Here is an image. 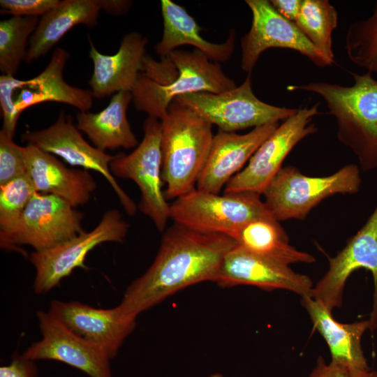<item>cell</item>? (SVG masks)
Instances as JSON below:
<instances>
[{
    "instance_id": "52a82bcc",
    "label": "cell",
    "mask_w": 377,
    "mask_h": 377,
    "mask_svg": "<svg viewBox=\"0 0 377 377\" xmlns=\"http://www.w3.org/2000/svg\"><path fill=\"white\" fill-rule=\"evenodd\" d=\"M259 193H211L195 188L170 203V219L189 229L232 237L245 224L275 219Z\"/></svg>"
},
{
    "instance_id": "d590c367",
    "label": "cell",
    "mask_w": 377,
    "mask_h": 377,
    "mask_svg": "<svg viewBox=\"0 0 377 377\" xmlns=\"http://www.w3.org/2000/svg\"><path fill=\"white\" fill-rule=\"evenodd\" d=\"M102 10L111 15L126 13L131 8L132 2L122 0H101Z\"/></svg>"
},
{
    "instance_id": "4dcf8cb0",
    "label": "cell",
    "mask_w": 377,
    "mask_h": 377,
    "mask_svg": "<svg viewBox=\"0 0 377 377\" xmlns=\"http://www.w3.org/2000/svg\"><path fill=\"white\" fill-rule=\"evenodd\" d=\"M24 147L17 145L13 138L0 131V185L27 175Z\"/></svg>"
},
{
    "instance_id": "484cf974",
    "label": "cell",
    "mask_w": 377,
    "mask_h": 377,
    "mask_svg": "<svg viewBox=\"0 0 377 377\" xmlns=\"http://www.w3.org/2000/svg\"><path fill=\"white\" fill-rule=\"evenodd\" d=\"M232 238L248 251L288 265L316 260L311 254L289 244L285 230L276 219L253 220L235 232Z\"/></svg>"
},
{
    "instance_id": "4316f807",
    "label": "cell",
    "mask_w": 377,
    "mask_h": 377,
    "mask_svg": "<svg viewBox=\"0 0 377 377\" xmlns=\"http://www.w3.org/2000/svg\"><path fill=\"white\" fill-rule=\"evenodd\" d=\"M338 23L335 8L327 0H302L295 24L320 54L334 63L332 36Z\"/></svg>"
},
{
    "instance_id": "d4e9b609",
    "label": "cell",
    "mask_w": 377,
    "mask_h": 377,
    "mask_svg": "<svg viewBox=\"0 0 377 377\" xmlns=\"http://www.w3.org/2000/svg\"><path fill=\"white\" fill-rule=\"evenodd\" d=\"M133 97L131 91L114 94L108 105L96 113L80 112L77 128L87 135L97 149L135 148L139 142L127 117L128 106Z\"/></svg>"
},
{
    "instance_id": "30bf717a",
    "label": "cell",
    "mask_w": 377,
    "mask_h": 377,
    "mask_svg": "<svg viewBox=\"0 0 377 377\" xmlns=\"http://www.w3.org/2000/svg\"><path fill=\"white\" fill-rule=\"evenodd\" d=\"M83 214L66 200L52 194L36 192L16 228L0 238L1 249L20 251L31 246L36 252L52 249L84 232Z\"/></svg>"
},
{
    "instance_id": "277c9868",
    "label": "cell",
    "mask_w": 377,
    "mask_h": 377,
    "mask_svg": "<svg viewBox=\"0 0 377 377\" xmlns=\"http://www.w3.org/2000/svg\"><path fill=\"white\" fill-rule=\"evenodd\" d=\"M168 57L177 70L175 79L161 84L140 73L131 91L135 108L149 117L161 120L171 102L179 96L202 91L218 94L237 87L225 74L220 63L209 60L196 49H176Z\"/></svg>"
},
{
    "instance_id": "8992f818",
    "label": "cell",
    "mask_w": 377,
    "mask_h": 377,
    "mask_svg": "<svg viewBox=\"0 0 377 377\" xmlns=\"http://www.w3.org/2000/svg\"><path fill=\"white\" fill-rule=\"evenodd\" d=\"M359 167L344 165L323 177L302 174L296 167H282L263 193L264 202L279 221L304 220L325 199L336 194H355L360 187Z\"/></svg>"
},
{
    "instance_id": "603a6c76",
    "label": "cell",
    "mask_w": 377,
    "mask_h": 377,
    "mask_svg": "<svg viewBox=\"0 0 377 377\" xmlns=\"http://www.w3.org/2000/svg\"><path fill=\"white\" fill-rule=\"evenodd\" d=\"M163 20V31L155 51L162 57L184 45H192L214 62H225L232 55L235 45V31L231 29L227 40L222 43H213L200 35V28L186 10L170 0L161 1Z\"/></svg>"
},
{
    "instance_id": "44dd1931",
    "label": "cell",
    "mask_w": 377,
    "mask_h": 377,
    "mask_svg": "<svg viewBox=\"0 0 377 377\" xmlns=\"http://www.w3.org/2000/svg\"><path fill=\"white\" fill-rule=\"evenodd\" d=\"M24 154L27 173L37 192L57 195L75 207L90 200L96 183L87 170L68 168L32 145L24 147Z\"/></svg>"
},
{
    "instance_id": "7a4b0ae2",
    "label": "cell",
    "mask_w": 377,
    "mask_h": 377,
    "mask_svg": "<svg viewBox=\"0 0 377 377\" xmlns=\"http://www.w3.org/2000/svg\"><path fill=\"white\" fill-rule=\"evenodd\" d=\"M350 74L351 86L311 82L286 89L320 96L336 119L338 140L353 151L362 170L371 171L377 168V80L369 72Z\"/></svg>"
},
{
    "instance_id": "9c48e42d",
    "label": "cell",
    "mask_w": 377,
    "mask_h": 377,
    "mask_svg": "<svg viewBox=\"0 0 377 377\" xmlns=\"http://www.w3.org/2000/svg\"><path fill=\"white\" fill-rule=\"evenodd\" d=\"M182 104L219 130L235 132L249 127L278 123L297 113L298 109L274 106L260 101L253 93L249 73L238 87L221 93L197 92L179 96Z\"/></svg>"
},
{
    "instance_id": "836d02e7",
    "label": "cell",
    "mask_w": 377,
    "mask_h": 377,
    "mask_svg": "<svg viewBox=\"0 0 377 377\" xmlns=\"http://www.w3.org/2000/svg\"><path fill=\"white\" fill-rule=\"evenodd\" d=\"M349 374L348 367L332 361L327 364L323 357L319 356L309 377H349Z\"/></svg>"
},
{
    "instance_id": "5bb4252c",
    "label": "cell",
    "mask_w": 377,
    "mask_h": 377,
    "mask_svg": "<svg viewBox=\"0 0 377 377\" xmlns=\"http://www.w3.org/2000/svg\"><path fill=\"white\" fill-rule=\"evenodd\" d=\"M22 138L27 145L58 156L72 166L99 172L110 184L126 213L133 216L136 212L135 202L118 184L110 171V164L114 156L89 145L70 115L61 112L53 124L42 130L27 131Z\"/></svg>"
},
{
    "instance_id": "d6a6232c",
    "label": "cell",
    "mask_w": 377,
    "mask_h": 377,
    "mask_svg": "<svg viewBox=\"0 0 377 377\" xmlns=\"http://www.w3.org/2000/svg\"><path fill=\"white\" fill-rule=\"evenodd\" d=\"M36 367L33 361L22 356L15 357L8 365L0 367V377H36Z\"/></svg>"
},
{
    "instance_id": "7c38bea8",
    "label": "cell",
    "mask_w": 377,
    "mask_h": 377,
    "mask_svg": "<svg viewBox=\"0 0 377 377\" xmlns=\"http://www.w3.org/2000/svg\"><path fill=\"white\" fill-rule=\"evenodd\" d=\"M319 103L298 109L296 114L278 126L258 147L247 165L226 185L223 193L254 192L263 194L282 168L293 149L317 131L313 119L320 112Z\"/></svg>"
},
{
    "instance_id": "3957f363",
    "label": "cell",
    "mask_w": 377,
    "mask_h": 377,
    "mask_svg": "<svg viewBox=\"0 0 377 377\" xmlns=\"http://www.w3.org/2000/svg\"><path fill=\"white\" fill-rule=\"evenodd\" d=\"M161 124L164 194L168 201L174 200L196 188L214 138L213 125L175 101Z\"/></svg>"
},
{
    "instance_id": "d6986e66",
    "label": "cell",
    "mask_w": 377,
    "mask_h": 377,
    "mask_svg": "<svg viewBox=\"0 0 377 377\" xmlns=\"http://www.w3.org/2000/svg\"><path fill=\"white\" fill-rule=\"evenodd\" d=\"M279 125L272 123L260 126L245 134L219 130L214 135L196 188L219 194Z\"/></svg>"
},
{
    "instance_id": "74e56055",
    "label": "cell",
    "mask_w": 377,
    "mask_h": 377,
    "mask_svg": "<svg viewBox=\"0 0 377 377\" xmlns=\"http://www.w3.org/2000/svg\"><path fill=\"white\" fill-rule=\"evenodd\" d=\"M209 377H223L221 374H214Z\"/></svg>"
},
{
    "instance_id": "f546056e",
    "label": "cell",
    "mask_w": 377,
    "mask_h": 377,
    "mask_svg": "<svg viewBox=\"0 0 377 377\" xmlns=\"http://www.w3.org/2000/svg\"><path fill=\"white\" fill-rule=\"evenodd\" d=\"M36 192L27 174L0 185V238L14 230Z\"/></svg>"
},
{
    "instance_id": "7402d4cb",
    "label": "cell",
    "mask_w": 377,
    "mask_h": 377,
    "mask_svg": "<svg viewBox=\"0 0 377 377\" xmlns=\"http://www.w3.org/2000/svg\"><path fill=\"white\" fill-rule=\"evenodd\" d=\"M301 304L327 343L332 362L349 369H369L361 345L363 334L369 329V320L341 323L332 317V311L323 303L310 296L302 297Z\"/></svg>"
},
{
    "instance_id": "e575fe53",
    "label": "cell",
    "mask_w": 377,
    "mask_h": 377,
    "mask_svg": "<svg viewBox=\"0 0 377 377\" xmlns=\"http://www.w3.org/2000/svg\"><path fill=\"white\" fill-rule=\"evenodd\" d=\"M270 2L281 15L295 22L300 13L302 0H271Z\"/></svg>"
},
{
    "instance_id": "6da1fadb",
    "label": "cell",
    "mask_w": 377,
    "mask_h": 377,
    "mask_svg": "<svg viewBox=\"0 0 377 377\" xmlns=\"http://www.w3.org/2000/svg\"><path fill=\"white\" fill-rule=\"evenodd\" d=\"M237 245L229 236L174 223L164 231L153 263L127 287L119 306L137 318L186 287L216 282L225 256Z\"/></svg>"
},
{
    "instance_id": "1f68e13d",
    "label": "cell",
    "mask_w": 377,
    "mask_h": 377,
    "mask_svg": "<svg viewBox=\"0 0 377 377\" xmlns=\"http://www.w3.org/2000/svg\"><path fill=\"white\" fill-rule=\"evenodd\" d=\"M59 2L60 0H1L0 13L14 17H42Z\"/></svg>"
},
{
    "instance_id": "cb8c5ba5",
    "label": "cell",
    "mask_w": 377,
    "mask_h": 377,
    "mask_svg": "<svg viewBox=\"0 0 377 377\" xmlns=\"http://www.w3.org/2000/svg\"><path fill=\"white\" fill-rule=\"evenodd\" d=\"M102 10L101 0H62L41 17L30 38L25 61L31 63L46 54L73 27L93 28Z\"/></svg>"
},
{
    "instance_id": "4fadbf2b",
    "label": "cell",
    "mask_w": 377,
    "mask_h": 377,
    "mask_svg": "<svg viewBox=\"0 0 377 377\" xmlns=\"http://www.w3.org/2000/svg\"><path fill=\"white\" fill-rule=\"evenodd\" d=\"M328 270L313 286L310 297L332 311L341 306L349 276L361 268L370 271L374 293L369 330L373 332L377 327V204L363 226L334 257H328Z\"/></svg>"
},
{
    "instance_id": "83f0119b",
    "label": "cell",
    "mask_w": 377,
    "mask_h": 377,
    "mask_svg": "<svg viewBox=\"0 0 377 377\" xmlns=\"http://www.w3.org/2000/svg\"><path fill=\"white\" fill-rule=\"evenodd\" d=\"M39 17H11L0 22V71L15 77L25 61L29 40L36 30Z\"/></svg>"
},
{
    "instance_id": "ffe728a7",
    "label": "cell",
    "mask_w": 377,
    "mask_h": 377,
    "mask_svg": "<svg viewBox=\"0 0 377 377\" xmlns=\"http://www.w3.org/2000/svg\"><path fill=\"white\" fill-rule=\"evenodd\" d=\"M89 41L94 66L89 84L93 97L101 99L119 91L131 92L143 71L147 38L137 31L126 34L113 55L101 53L90 37Z\"/></svg>"
},
{
    "instance_id": "8fae6325",
    "label": "cell",
    "mask_w": 377,
    "mask_h": 377,
    "mask_svg": "<svg viewBox=\"0 0 377 377\" xmlns=\"http://www.w3.org/2000/svg\"><path fill=\"white\" fill-rule=\"evenodd\" d=\"M129 224L117 209H110L89 232H82L72 239L47 251H34L29 260L35 268L34 290L45 294L58 286L77 267L87 269L84 260L96 246L107 242H121Z\"/></svg>"
},
{
    "instance_id": "ba28073f",
    "label": "cell",
    "mask_w": 377,
    "mask_h": 377,
    "mask_svg": "<svg viewBox=\"0 0 377 377\" xmlns=\"http://www.w3.org/2000/svg\"><path fill=\"white\" fill-rule=\"evenodd\" d=\"M142 141L128 154H118L110 164L115 177L133 181L140 191V210L159 232H164L170 219V203L163 191L161 124L149 117L143 124Z\"/></svg>"
},
{
    "instance_id": "2e32d148",
    "label": "cell",
    "mask_w": 377,
    "mask_h": 377,
    "mask_svg": "<svg viewBox=\"0 0 377 377\" xmlns=\"http://www.w3.org/2000/svg\"><path fill=\"white\" fill-rule=\"evenodd\" d=\"M36 316L41 339L27 348L24 358L59 361L90 377H112L110 359L101 348L73 333L48 311H38Z\"/></svg>"
},
{
    "instance_id": "8d00e7d4",
    "label": "cell",
    "mask_w": 377,
    "mask_h": 377,
    "mask_svg": "<svg viewBox=\"0 0 377 377\" xmlns=\"http://www.w3.org/2000/svg\"><path fill=\"white\" fill-rule=\"evenodd\" d=\"M349 377H377L376 371L350 369Z\"/></svg>"
},
{
    "instance_id": "e0dca14e",
    "label": "cell",
    "mask_w": 377,
    "mask_h": 377,
    "mask_svg": "<svg viewBox=\"0 0 377 377\" xmlns=\"http://www.w3.org/2000/svg\"><path fill=\"white\" fill-rule=\"evenodd\" d=\"M48 312L68 329L101 348L111 360L136 325L118 305L98 309L78 301L52 300Z\"/></svg>"
},
{
    "instance_id": "9a60e30c",
    "label": "cell",
    "mask_w": 377,
    "mask_h": 377,
    "mask_svg": "<svg viewBox=\"0 0 377 377\" xmlns=\"http://www.w3.org/2000/svg\"><path fill=\"white\" fill-rule=\"evenodd\" d=\"M252 23L241 39L243 71L251 73L261 54L269 48H285L300 52L316 66L333 64L323 57L298 29L295 22L281 15L267 0H246Z\"/></svg>"
},
{
    "instance_id": "5b68a950",
    "label": "cell",
    "mask_w": 377,
    "mask_h": 377,
    "mask_svg": "<svg viewBox=\"0 0 377 377\" xmlns=\"http://www.w3.org/2000/svg\"><path fill=\"white\" fill-rule=\"evenodd\" d=\"M69 53L57 47L45 69L36 76L20 80L0 76V106L3 124L1 129L13 138L17 121L23 111L46 102L72 105L80 112H87L93 106L90 89L68 84L63 76Z\"/></svg>"
},
{
    "instance_id": "f1b7e54d",
    "label": "cell",
    "mask_w": 377,
    "mask_h": 377,
    "mask_svg": "<svg viewBox=\"0 0 377 377\" xmlns=\"http://www.w3.org/2000/svg\"><path fill=\"white\" fill-rule=\"evenodd\" d=\"M345 50L353 64L369 73H377V1L369 17L349 25L345 37Z\"/></svg>"
},
{
    "instance_id": "ac0fdd59",
    "label": "cell",
    "mask_w": 377,
    "mask_h": 377,
    "mask_svg": "<svg viewBox=\"0 0 377 377\" xmlns=\"http://www.w3.org/2000/svg\"><path fill=\"white\" fill-rule=\"evenodd\" d=\"M216 283L223 288L248 285L266 290L283 289L302 297L310 296L314 286L309 276L294 272L289 265L238 245L225 256Z\"/></svg>"
}]
</instances>
